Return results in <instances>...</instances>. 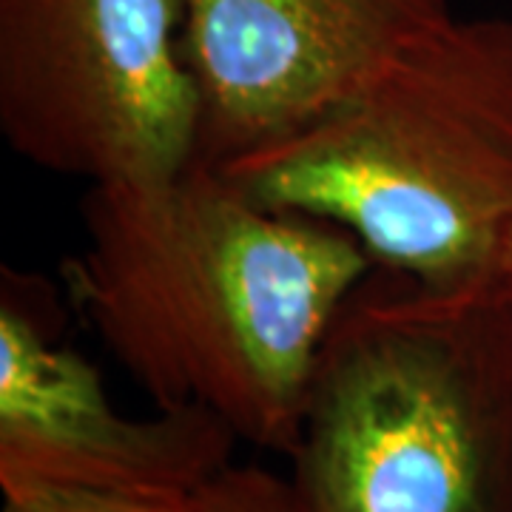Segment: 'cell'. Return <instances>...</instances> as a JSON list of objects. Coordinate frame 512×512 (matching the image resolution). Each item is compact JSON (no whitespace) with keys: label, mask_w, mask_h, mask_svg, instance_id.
I'll use <instances>...</instances> for the list:
<instances>
[{"label":"cell","mask_w":512,"mask_h":512,"mask_svg":"<svg viewBox=\"0 0 512 512\" xmlns=\"http://www.w3.org/2000/svg\"><path fill=\"white\" fill-rule=\"evenodd\" d=\"M293 487L308 512H512V291L376 268L313 367Z\"/></svg>","instance_id":"cell-3"},{"label":"cell","mask_w":512,"mask_h":512,"mask_svg":"<svg viewBox=\"0 0 512 512\" xmlns=\"http://www.w3.org/2000/svg\"><path fill=\"white\" fill-rule=\"evenodd\" d=\"M436 288L501 271L512 234V20L450 18L313 123L217 168Z\"/></svg>","instance_id":"cell-2"},{"label":"cell","mask_w":512,"mask_h":512,"mask_svg":"<svg viewBox=\"0 0 512 512\" xmlns=\"http://www.w3.org/2000/svg\"><path fill=\"white\" fill-rule=\"evenodd\" d=\"M501 276L507 279V285H510L512 291V234L507 239V245H504V254H501Z\"/></svg>","instance_id":"cell-9"},{"label":"cell","mask_w":512,"mask_h":512,"mask_svg":"<svg viewBox=\"0 0 512 512\" xmlns=\"http://www.w3.org/2000/svg\"><path fill=\"white\" fill-rule=\"evenodd\" d=\"M0 131L89 188L183 174L200 148L185 0H0Z\"/></svg>","instance_id":"cell-4"},{"label":"cell","mask_w":512,"mask_h":512,"mask_svg":"<svg viewBox=\"0 0 512 512\" xmlns=\"http://www.w3.org/2000/svg\"><path fill=\"white\" fill-rule=\"evenodd\" d=\"M3 512H191V501L72 487H26L3 493Z\"/></svg>","instance_id":"cell-8"},{"label":"cell","mask_w":512,"mask_h":512,"mask_svg":"<svg viewBox=\"0 0 512 512\" xmlns=\"http://www.w3.org/2000/svg\"><path fill=\"white\" fill-rule=\"evenodd\" d=\"M66 282L157 407L202 404L242 441L291 456L330 325L373 259L330 222L279 211L194 163L92 185Z\"/></svg>","instance_id":"cell-1"},{"label":"cell","mask_w":512,"mask_h":512,"mask_svg":"<svg viewBox=\"0 0 512 512\" xmlns=\"http://www.w3.org/2000/svg\"><path fill=\"white\" fill-rule=\"evenodd\" d=\"M239 436L202 404L123 416L100 370L46 336L9 288L0 302V493L72 487L191 501Z\"/></svg>","instance_id":"cell-6"},{"label":"cell","mask_w":512,"mask_h":512,"mask_svg":"<svg viewBox=\"0 0 512 512\" xmlns=\"http://www.w3.org/2000/svg\"><path fill=\"white\" fill-rule=\"evenodd\" d=\"M191 512H308L291 478L231 464L191 498Z\"/></svg>","instance_id":"cell-7"},{"label":"cell","mask_w":512,"mask_h":512,"mask_svg":"<svg viewBox=\"0 0 512 512\" xmlns=\"http://www.w3.org/2000/svg\"><path fill=\"white\" fill-rule=\"evenodd\" d=\"M450 18V0H185L197 163L305 128Z\"/></svg>","instance_id":"cell-5"}]
</instances>
